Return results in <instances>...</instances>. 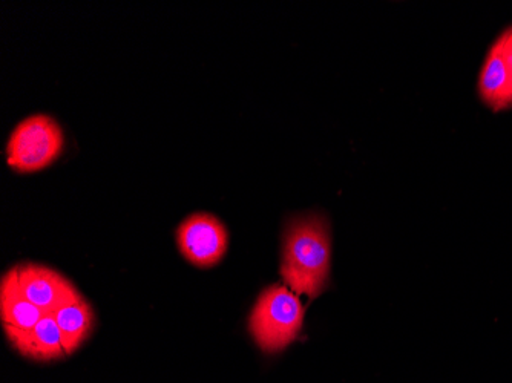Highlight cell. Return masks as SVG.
<instances>
[{
    "instance_id": "obj_1",
    "label": "cell",
    "mask_w": 512,
    "mask_h": 383,
    "mask_svg": "<svg viewBox=\"0 0 512 383\" xmlns=\"http://www.w3.org/2000/svg\"><path fill=\"white\" fill-rule=\"evenodd\" d=\"M332 261L330 226L321 215L298 218L284 236L281 276L296 295L318 298L329 282Z\"/></svg>"
},
{
    "instance_id": "obj_2",
    "label": "cell",
    "mask_w": 512,
    "mask_h": 383,
    "mask_svg": "<svg viewBox=\"0 0 512 383\" xmlns=\"http://www.w3.org/2000/svg\"><path fill=\"white\" fill-rule=\"evenodd\" d=\"M304 308L298 295L284 285H272L261 293L249 319L252 338L264 353L286 350L301 331Z\"/></svg>"
},
{
    "instance_id": "obj_3",
    "label": "cell",
    "mask_w": 512,
    "mask_h": 383,
    "mask_svg": "<svg viewBox=\"0 0 512 383\" xmlns=\"http://www.w3.org/2000/svg\"><path fill=\"white\" fill-rule=\"evenodd\" d=\"M62 128L50 115H31L16 126L7 145V163L28 174L50 166L63 149Z\"/></svg>"
},
{
    "instance_id": "obj_4",
    "label": "cell",
    "mask_w": 512,
    "mask_h": 383,
    "mask_svg": "<svg viewBox=\"0 0 512 383\" xmlns=\"http://www.w3.org/2000/svg\"><path fill=\"white\" fill-rule=\"evenodd\" d=\"M226 227L211 213H195L178 226L177 243L181 255L197 267L215 266L227 250Z\"/></svg>"
},
{
    "instance_id": "obj_5",
    "label": "cell",
    "mask_w": 512,
    "mask_h": 383,
    "mask_svg": "<svg viewBox=\"0 0 512 383\" xmlns=\"http://www.w3.org/2000/svg\"><path fill=\"white\" fill-rule=\"evenodd\" d=\"M17 270L23 293L45 315H53L59 308L83 298L65 276L50 267L23 264Z\"/></svg>"
},
{
    "instance_id": "obj_6",
    "label": "cell",
    "mask_w": 512,
    "mask_h": 383,
    "mask_svg": "<svg viewBox=\"0 0 512 383\" xmlns=\"http://www.w3.org/2000/svg\"><path fill=\"white\" fill-rule=\"evenodd\" d=\"M10 344L22 356L34 361L50 362L65 356L62 331L53 315H45L33 328H16L4 325Z\"/></svg>"
},
{
    "instance_id": "obj_7",
    "label": "cell",
    "mask_w": 512,
    "mask_h": 383,
    "mask_svg": "<svg viewBox=\"0 0 512 383\" xmlns=\"http://www.w3.org/2000/svg\"><path fill=\"white\" fill-rule=\"evenodd\" d=\"M479 94L494 111L512 106V73L499 39L491 46L480 71Z\"/></svg>"
},
{
    "instance_id": "obj_8",
    "label": "cell",
    "mask_w": 512,
    "mask_h": 383,
    "mask_svg": "<svg viewBox=\"0 0 512 383\" xmlns=\"http://www.w3.org/2000/svg\"><path fill=\"white\" fill-rule=\"evenodd\" d=\"M0 316L2 324L16 328H33L45 316V313L23 293L17 267L2 276Z\"/></svg>"
},
{
    "instance_id": "obj_9",
    "label": "cell",
    "mask_w": 512,
    "mask_h": 383,
    "mask_svg": "<svg viewBox=\"0 0 512 383\" xmlns=\"http://www.w3.org/2000/svg\"><path fill=\"white\" fill-rule=\"evenodd\" d=\"M53 316L62 331L66 354H73L91 336L94 328V311L91 305L85 298H80L79 301L54 311Z\"/></svg>"
},
{
    "instance_id": "obj_10",
    "label": "cell",
    "mask_w": 512,
    "mask_h": 383,
    "mask_svg": "<svg viewBox=\"0 0 512 383\" xmlns=\"http://www.w3.org/2000/svg\"><path fill=\"white\" fill-rule=\"evenodd\" d=\"M499 42L502 43L503 53H505L506 62H508L512 73V27L499 37Z\"/></svg>"
}]
</instances>
